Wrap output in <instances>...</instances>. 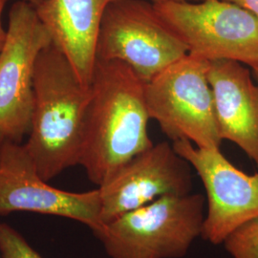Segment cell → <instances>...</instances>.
I'll return each instance as SVG.
<instances>
[{"label":"cell","instance_id":"2","mask_svg":"<svg viewBox=\"0 0 258 258\" xmlns=\"http://www.w3.org/2000/svg\"><path fill=\"white\" fill-rule=\"evenodd\" d=\"M90 85L52 43L38 55L29 138L24 146L46 182L80 165Z\"/></svg>","mask_w":258,"mask_h":258},{"label":"cell","instance_id":"12","mask_svg":"<svg viewBox=\"0 0 258 258\" xmlns=\"http://www.w3.org/2000/svg\"><path fill=\"white\" fill-rule=\"evenodd\" d=\"M116 0H43L35 7L52 43L66 56L82 83L92 80L102 18Z\"/></svg>","mask_w":258,"mask_h":258},{"label":"cell","instance_id":"16","mask_svg":"<svg viewBox=\"0 0 258 258\" xmlns=\"http://www.w3.org/2000/svg\"><path fill=\"white\" fill-rule=\"evenodd\" d=\"M7 2H8V0H0V50L2 48L5 37H6V29L3 26L2 16H3V12L6 7Z\"/></svg>","mask_w":258,"mask_h":258},{"label":"cell","instance_id":"20","mask_svg":"<svg viewBox=\"0 0 258 258\" xmlns=\"http://www.w3.org/2000/svg\"><path fill=\"white\" fill-rule=\"evenodd\" d=\"M0 258H2V256H1V255H0Z\"/></svg>","mask_w":258,"mask_h":258},{"label":"cell","instance_id":"17","mask_svg":"<svg viewBox=\"0 0 258 258\" xmlns=\"http://www.w3.org/2000/svg\"><path fill=\"white\" fill-rule=\"evenodd\" d=\"M153 4H161V3H167V2H199L202 0H149Z\"/></svg>","mask_w":258,"mask_h":258},{"label":"cell","instance_id":"15","mask_svg":"<svg viewBox=\"0 0 258 258\" xmlns=\"http://www.w3.org/2000/svg\"><path fill=\"white\" fill-rule=\"evenodd\" d=\"M249 11L258 20V0H226Z\"/></svg>","mask_w":258,"mask_h":258},{"label":"cell","instance_id":"14","mask_svg":"<svg viewBox=\"0 0 258 258\" xmlns=\"http://www.w3.org/2000/svg\"><path fill=\"white\" fill-rule=\"evenodd\" d=\"M0 253L2 258H42L19 231L4 223H0Z\"/></svg>","mask_w":258,"mask_h":258},{"label":"cell","instance_id":"13","mask_svg":"<svg viewBox=\"0 0 258 258\" xmlns=\"http://www.w3.org/2000/svg\"><path fill=\"white\" fill-rule=\"evenodd\" d=\"M223 244L232 258H258V217L233 231Z\"/></svg>","mask_w":258,"mask_h":258},{"label":"cell","instance_id":"18","mask_svg":"<svg viewBox=\"0 0 258 258\" xmlns=\"http://www.w3.org/2000/svg\"><path fill=\"white\" fill-rule=\"evenodd\" d=\"M28 3H30L31 5H33L34 7H37V5H39L43 0H24Z\"/></svg>","mask_w":258,"mask_h":258},{"label":"cell","instance_id":"5","mask_svg":"<svg viewBox=\"0 0 258 258\" xmlns=\"http://www.w3.org/2000/svg\"><path fill=\"white\" fill-rule=\"evenodd\" d=\"M188 53L174 30L147 0H116L102 18L97 41L99 60L120 61L145 83Z\"/></svg>","mask_w":258,"mask_h":258},{"label":"cell","instance_id":"1","mask_svg":"<svg viewBox=\"0 0 258 258\" xmlns=\"http://www.w3.org/2000/svg\"><path fill=\"white\" fill-rule=\"evenodd\" d=\"M90 91L80 166L101 186L154 144L148 134L145 83L127 65L97 59Z\"/></svg>","mask_w":258,"mask_h":258},{"label":"cell","instance_id":"4","mask_svg":"<svg viewBox=\"0 0 258 258\" xmlns=\"http://www.w3.org/2000/svg\"><path fill=\"white\" fill-rule=\"evenodd\" d=\"M209 69V60L187 53L145 83L149 118L173 142L220 148Z\"/></svg>","mask_w":258,"mask_h":258},{"label":"cell","instance_id":"19","mask_svg":"<svg viewBox=\"0 0 258 258\" xmlns=\"http://www.w3.org/2000/svg\"><path fill=\"white\" fill-rule=\"evenodd\" d=\"M252 72H253V77H254V79L256 81V84H257L258 86V68L257 69H253Z\"/></svg>","mask_w":258,"mask_h":258},{"label":"cell","instance_id":"7","mask_svg":"<svg viewBox=\"0 0 258 258\" xmlns=\"http://www.w3.org/2000/svg\"><path fill=\"white\" fill-rule=\"evenodd\" d=\"M50 44L51 37L35 7L24 0L13 3L0 50V144H20L29 133L36 64Z\"/></svg>","mask_w":258,"mask_h":258},{"label":"cell","instance_id":"10","mask_svg":"<svg viewBox=\"0 0 258 258\" xmlns=\"http://www.w3.org/2000/svg\"><path fill=\"white\" fill-rule=\"evenodd\" d=\"M191 168L167 142L139 153L98 187L102 225L161 197L191 194Z\"/></svg>","mask_w":258,"mask_h":258},{"label":"cell","instance_id":"3","mask_svg":"<svg viewBox=\"0 0 258 258\" xmlns=\"http://www.w3.org/2000/svg\"><path fill=\"white\" fill-rule=\"evenodd\" d=\"M206 198L168 195L101 225L94 234L111 258H182L202 236Z\"/></svg>","mask_w":258,"mask_h":258},{"label":"cell","instance_id":"6","mask_svg":"<svg viewBox=\"0 0 258 258\" xmlns=\"http://www.w3.org/2000/svg\"><path fill=\"white\" fill-rule=\"evenodd\" d=\"M188 53L209 61L235 60L258 68V20L226 0L154 4Z\"/></svg>","mask_w":258,"mask_h":258},{"label":"cell","instance_id":"8","mask_svg":"<svg viewBox=\"0 0 258 258\" xmlns=\"http://www.w3.org/2000/svg\"><path fill=\"white\" fill-rule=\"evenodd\" d=\"M172 145L205 186L208 206L204 239L213 245L223 244L233 231L258 217V170L252 175L246 174L231 164L220 148H198L184 140Z\"/></svg>","mask_w":258,"mask_h":258},{"label":"cell","instance_id":"11","mask_svg":"<svg viewBox=\"0 0 258 258\" xmlns=\"http://www.w3.org/2000/svg\"><path fill=\"white\" fill-rule=\"evenodd\" d=\"M222 140L238 146L258 167V86L235 60L210 61L208 73Z\"/></svg>","mask_w":258,"mask_h":258},{"label":"cell","instance_id":"9","mask_svg":"<svg viewBox=\"0 0 258 258\" xmlns=\"http://www.w3.org/2000/svg\"><path fill=\"white\" fill-rule=\"evenodd\" d=\"M27 212L64 217L86 225H101L99 188L71 192L48 184L37 172L23 145L0 144V214Z\"/></svg>","mask_w":258,"mask_h":258}]
</instances>
